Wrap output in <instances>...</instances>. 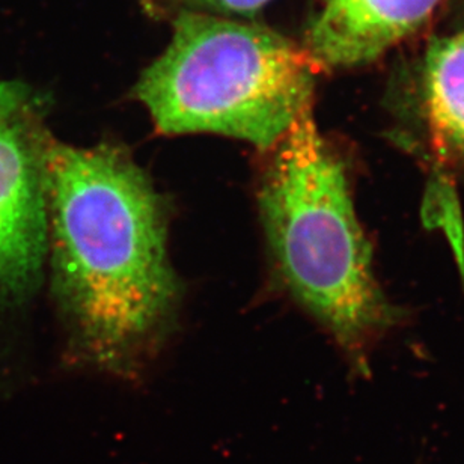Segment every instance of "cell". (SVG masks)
<instances>
[{
    "instance_id": "6da1fadb",
    "label": "cell",
    "mask_w": 464,
    "mask_h": 464,
    "mask_svg": "<svg viewBox=\"0 0 464 464\" xmlns=\"http://www.w3.org/2000/svg\"><path fill=\"white\" fill-rule=\"evenodd\" d=\"M45 199L54 295L77 356L95 370L134 377L179 297L160 197L122 148L50 138Z\"/></svg>"
},
{
    "instance_id": "7a4b0ae2",
    "label": "cell",
    "mask_w": 464,
    "mask_h": 464,
    "mask_svg": "<svg viewBox=\"0 0 464 464\" xmlns=\"http://www.w3.org/2000/svg\"><path fill=\"white\" fill-rule=\"evenodd\" d=\"M258 201L282 281L357 366L398 322L372 270L344 163L309 109L268 150Z\"/></svg>"
},
{
    "instance_id": "3957f363",
    "label": "cell",
    "mask_w": 464,
    "mask_h": 464,
    "mask_svg": "<svg viewBox=\"0 0 464 464\" xmlns=\"http://www.w3.org/2000/svg\"><path fill=\"white\" fill-rule=\"evenodd\" d=\"M172 26L134 86L161 134H220L268 151L313 109L318 70L279 32L201 13L179 14Z\"/></svg>"
},
{
    "instance_id": "277c9868",
    "label": "cell",
    "mask_w": 464,
    "mask_h": 464,
    "mask_svg": "<svg viewBox=\"0 0 464 464\" xmlns=\"http://www.w3.org/2000/svg\"><path fill=\"white\" fill-rule=\"evenodd\" d=\"M45 103L26 83H0V302L35 288L49 247Z\"/></svg>"
},
{
    "instance_id": "5b68a950",
    "label": "cell",
    "mask_w": 464,
    "mask_h": 464,
    "mask_svg": "<svg viewBox=\"0 0 464 464\" xmlns=\"http://www.w3.org/2000/svg\"><path fill=\"white\" fill-rule=\"evenodd\" d=\"M440 0H322L304 52L318 72L361 67L424 24Z\"/></svg>"
},
{
    "instance_id": "8992f818",
    "label": "cell",
    "mask_w": 464,
    "mask_h": 464,
    "mask_svg": "<svg viewBox=\"0 0 464 464\" xmlns=\"http://www.w3.org/2000/svg\"><path fill=\"white\" fill-rule=\"evenodd\" d=\"M424 108L440 151L464 172V31L430 45Z\"/></svg>"
},
{
    "instance_id": "52a82bcc",
    "label": "cell",
    "mask_w": 464,
    "mask_h": 464,
    "mask_svg": "<svg viewBox=\"0 0 464 464\" xmlns=\"http://www.w3.org/2000/svg\"><path fill=\"white\" fill-rule=\"evenodd\" d=\"M143 11L157 20H174L179 14L201 13L254 20L272 0H139Z\"/></svg>"
}]
</instances>
